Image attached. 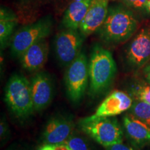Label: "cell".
<instances>
[{
	"label": "cell",
	"mask_w": 150,
	"mask_h": 150,
	"mask_svg": "<svg viewBox=\"0 0 150 150\" xmlns=\"http://www.w3.org/2000/svg\"><path fill=\"white\" fill-rule=\"evenodd\" d=\"M117 71L112 54L99 45L93 47L88 61L89 93L97 97L108 88Z\"/></svg>",
	"instance_id": "obj_1"
},
{
	"label": "cell",
	"mask_w": 150,
	"mask_h": 150,
	"mask_svg": "<svg viewBox=\"0 0 150 150\" xmlns=\"http://www.w3.org/2000/svg\"><path fill=\"white\" fill-rule=\"evenodd\" d=\"M138 27V21L131 11L116 6L108 9L106 20L99 29V35L108 44H117L130 38Z\"/></svg>",
	"instance_id": "obj_2"
},
{
	"label": "cell",
	"mask_w": 150,
	"mask_h": 150,
	"mask_svg": "<svg viewBox=\"0 0 150 150\" xmlns=\"http://www.w3.org/2000/svg\"><path fill=\"white\" fill-rule=\"evenodd\" d=\"M4 100L9 110L20 119H25L35 111L31 83L21 74H15L9 79Z\"/></svg>",
	"instance_id": "obj_3"
},
{
	"label": "cell",
	"mask_w": 150,
	"mask_h": 150,
	"mask_svg": "<svg viewBox=\"0 0 150 150\" xmlns=\"http://www.w3.org/2000/svg\"><path fill=\"white\" fill-rule=\"evenodd\" d=\"M78 125L81 131L105 148L123 142L124 131L113 117L88 116L81 119Z\"/></svg>",
	"instance_id": "obj_4"
},
{
	"label": "cell",
	"mask_w": 150,
	"mask_h": 150,
	"mask_svg": "<svg viewBox=\"0 0 150 150\" xmlns=\"http://www.w3.org/2000/svg\"><path fill=\"white\" fill-rule=\"evenodd\" d=\"M52 20L46 17L18 30L11 40V51L15 57L20 58L28 48L44 40L51 33Z\"/></svg>",
	"instance_id": "obj_5"
},
{
	"label": "cell",
	"mask_w": 150,
	"mask_h": 150,
	"mask_svg": "<svg viewBox=\"0 0 150 150\" xmlns=\"http://www.w3.org/2000/svg\"><path fill=\"white\" fill-rule=\"evenodd\" d=\"M64 81L67 97L77 104L83 98L89 81L88 61L84 52H81L67 66Z\"/></svg>",
	"instance_id": "obj_6"
},
{
	"label": "cell",
	"mask_w": 150,
	"mask_h": 150,
	"mask_svg": "<svg viewBox=\"0 0 150 150\" xmlns=\"http://www.w3.org/2000/svg\"><path fill=\"white\" fill-rule=\"evenodd\" d=\"M84 37L79 29L65 28L56 34L54 50L59 63L68 66L81 53Z\"/></svg>",
	"instance_id": "obj_7"
},
{
	"label": "cell",
	"mask_w": 150,
	"mask_h": 150,
	"mask_svg": "<svg viewBox=\"0 0 150 150\" xmlns=\"http://www.w3.org/2000/svg\"><path fill=\"white\" fill-rule=\"evenodd\" d=\"M127 63L133 68H141L150 61V27L140 29L126 51Z\"/></svg>",
	"instance_id": "obj_8"
},
{
	"label": "cell",
	"mask_w": 150,
	"mask_h": 150,
	"mask_svg": "<svg viewBox=\"0 0 150 150\" xmlns=\"http://www.w3.org/2000/svg\"><path fill=\"white\" fill-rule=\"evenodd\" d=\"M74 123L70 117L58 115L47 122L42 133L44 143L58 145L64 143L74 132Z\"/></svg>",
	"instance_id": "obj_9"
},
{
	"label": "cell",
	"mask_w": 150,
	"mask_h": 150,
	"mask_svg": "<svg viewBox=\"0 0 150 150\" xmlns=\"http://www.w3.org/2000/svg\"><path fill=\"white\" fill-rule=\"evenodd\" d=\"M35 111L46 108L52 102L54 95L53 81L45 72H37L30 81Z\"/></svg>",
	"instance_id": "obj_10"
},
{
	"label": "cell",
	"mask_w": 150,
	"mask_h": 150,
	"mask_svg": "<svg viewBox=\"0 0 150 150\" xmlns=\"http://www.w3.org/2000/svg\"><path fill=\"white\" fill-rule=\"evenodd\" d=\"M133 102V99L128 93L121 91H114L99 105L95 113L89 117H114L130 109Z\"/></svg>",
	"instance_id": "obj_11"
},
{
	"label": "cell",
	"mask_w": 150,
	"mask_h": 150,
	"mask_svg": "<svg viewBox=\"0 0 150 150\" xmlns=\"http://www.w3.org/2000/svg\"><path fill=\"white\" fill-rule=\"evenodd\" d=\"M109 0H93L79 30L84 37L99 31L108 13Z\"/></svg>",
	"instance_id": "obj_12"
},
{
	"label": "cell",
	"mask_w": 150,
	"mask_h": 150,
	"mask_svg": "<svg viewBox=\"0 0 150 150\" xmlns=\"http://www.w3.org/2000/svg\"><path fill=\"white\" fill-rule=\"evenodd\" d=\"M123 129L127 138L135 149H142L150 144V127L132 114L123 117Z\"/></svg>",
	"instance_id": "obj_13"
},
{
	"label": "cell",
	"mask_w": 150,
	"mask_h": 150,
	"mask_svg": "<svg viewBox=\"0 0 150 150\" xmlns=\"http://www.w3.org/2000/svg\"><path fill=\"white\" fill-rule=\"evenodd\" d=\"M49 44L46 39L39 41L28 48L20 57V63L25 70L35 72L40 70L48 59Z\"/></svg>",
	"instance_id": "obj_14"
},
{
	"label": "cell",
	"mask_w": 150,
	"mask_h": 150,
	"mask_svg": "<svg viewBox=\"0 0 150 150\" xmlns=\"http://www.w3.org/2000/svg\"><path fill=\"white\" fill-rule=\"evenodd\" d=\"M93 0H74L65 11L62 23L65 28L79 29Z\"/></svg>",
	"instance_id": "obj_15"
},
{
	"label": "cell",
	"mask_w": 150,
	"mask_h": 150,
	"mask_svg": "<svg viewBox=\"0 0 150 150\" xmlns=\"http://www.w3.org/2000/svg\"><path fill=\"white\" fill-rule=\"evenodd\" d=\"M18 24V18L12 11L1 7L0 9V44L2 50L11 40V36Z\"/></svg>",
	"instance_id": "obj_16"
},
{
	"label": "cell",
	"mask_w": 150,
	"mask_h": 150,
	"mask_svg": "<svg viewBox=\"0 0 150 150\" xmlns=\"http://www.w3.org/2000/svg\"><path fill=\"white\" fill-rule=\"evenodd\" d=\"M130 113L150 127V104L140 100H135L130 108Z\"/></svg>",
	"instance_id": "obj_17"
},
{
	"label": "cell",
	"mask_w": 150,
	"mask_h": 150,
	"mask_svg": "<svg viewBox=\"0 0 150 150\" xmlns=\"http://www.w3.org/2000/svg\"><path fill=\"white\" fill-rule=\"evenodd\" d=\"M64 143L71 150H92L87 140L74 131Z\"/></svg>",
	"instance_id": "obj_18"
},
{
	"label": "cell",
	"mask_w": 150,
	"mask_h": 150,
	"mask_svg": "<svg viewBox=\"0 0 150 150\" xmlns=\"http://www.w3.org/2000/svg\"><path fill=\"white\" fill-rule=\"evenodd\" d=\"M131 94L136 100H140L150 104V86L137 84L131 89Z\"/></svg>",
	"instance_id": "obj_19"
},
{
	"label": "cell",
	"mask_w": 150,
	"mask_h": 150,
	"mask_svg": "<svg viewBox=\"0 0 150 150\" xmlns=\"http://www.w3.org/2000/svg\"><path fill=\"white\" fill-rule=\"evenodd\" d=\"M125 4L135 9L146 8L147 0H122Z\"/></svg>",
	"instance_id": "obj_20"
},
{
	"label": "cell",
	"mask_w": 150,
	"mask_h": 150,
	"mask_svg": "<svg viewBox=\"0 0 150 150\" xmlns=\"http://www.w3.org/2000/svg\"><path fill=\"white\" fill-rule=\"evenodd\" d=\"M9 133H10V129H9L8 124L4 117H1V122H0V136H1V141L8 138Z\"/></svg>",
	"instance_id": "obj_21"
},
{
	"label": "cell",
	"mask_w": 150,
	"mask_h": 150,
	"mask_svg": "<svg viewBox=\"0 0 150 150\" xmlns=\"http://www.w3.org/2000/svg\"><path fill=\"white\" fill-rule=\"evenodd\" d=\"M106 150H136L134 147H129L125 144L123 142L121 143L115 144V145H111L110 147H106Z\"/></svg>",
	"instance_id": "obj_22"
},
{
	"label": "cell",
	"mask_w": 150,
	"mask_h": 150,
	"mask_svg": "<svg viewBox=\"0 0 150 150\" xmlns=\"http://www.w3.org/2000/svg\"><path fill=\"white\" fill-rule=\"evenodd\" d=\"M143 76L146 81L150 84V61L143 67Z\"/></svg>",
	"instance_id": "obj_23"
},
{
	"label": "cell",
	"mask_w": 150,
	"mask_h": 150,
	"mask_svg": "<svg viewBox=\"0 0 150 150\" xmlns=\"http://www.w3.org/2000/svg\"><path fill=\"white\" fill-rule=\"evenodd\" d=\"M54 150H71V149L70 147H67L65 143H62V144L55 145Z\"/></svg>",
	"instance_id": "obj_24"
},
{
	"label": "cell",
	"mask_w": 150,
	"mask_h": 150,
	"mask_svg": "<svg viewBox=\"0 0 150 150\" xmlns=\"http://www.w3.org/2000/svg\"><path fill=\"white\" fill-rule=\"evenodd\" d=\"M54 147H55V145L45 143L42 147H40L39 150H54Z\"/></svg>",
	"instance_id": "obj_25"
},
{
	"label": "cell",
	"mask_w": 150,
	"mask_h": 150,
	"mask_svg": "<svg viewBox=\"0 0 150 150\" xmlns=\"http://www.w3.org/2000/svg\"><path fill=\"white\" fill-rule=\"evenodd\" d=\"M146 9H147V11L150 12V0H147V6H146Z\"/></svg>",
	"instance_id": "obj_26"
}]
</instances>
